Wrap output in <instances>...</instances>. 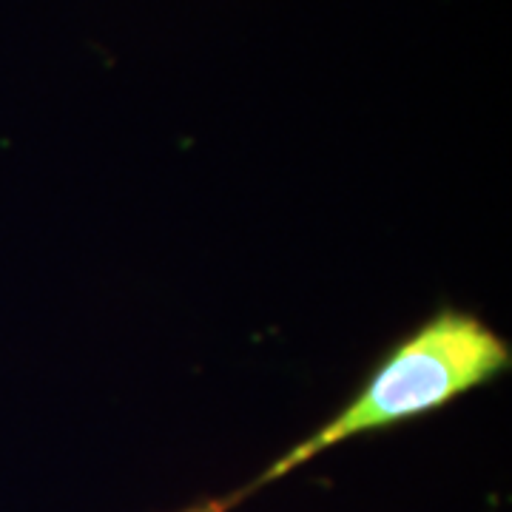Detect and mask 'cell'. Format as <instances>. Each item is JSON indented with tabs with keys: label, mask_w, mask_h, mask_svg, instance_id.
Instances as JSON below:
<instances>
[{
	"label": "cell",
	"mask_w": 512,
	"mask_h": 512,
	"mask_svg": "<svg viewBox=\"0 0 512 512\" xmlns=\"http://www.w3.org/2000/svg\"><path fill=\"white\" fill-rule=\"evenodd\" d=\"M507 367L510 345L495 330L473 313L444 308L384 356L382 365L367 376L362 390L339 410V416L276 458L254 484L222 501L231 510L245 495L302 467L333 444L433 413L481 384L493 382Z\"/></svg>",
	"instance_id": "6da1fadb"
},
{
	"label": "cell",
	"mask_w": 512,
	"mask_h": 512,
	"mask_svg": "<svg viewBox=\"0 0 512 512\" xmlns=\"http://www.w3.org/2000/svg\"><path fill=\"white\" fill-rule=\"evenodd\" d=\"M183 512H225V507H222V501H208V504H200V507H191V510Z\"/></svg>",
	"instance_id": "7a4b0ae2"
}]
</instances>
